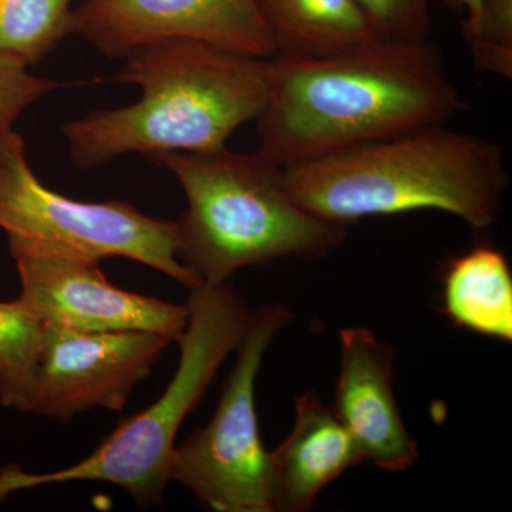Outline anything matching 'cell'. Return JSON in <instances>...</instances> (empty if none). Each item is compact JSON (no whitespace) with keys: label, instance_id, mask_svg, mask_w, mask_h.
<instances>
[{"label":"cell","instance_id":"obj_6","mask_svg":"<svg viewBox=\"0 0 512 512\" xmlns=\"http://www.w3.org/2000/svg\"><path fill=\"white\" fill-rule=\"evenodd\" d=\"M0 229L9 238L70 249L92 258H126L192 289L202 282L178 256L177 222L124 201H77L40 183L23 137L0 138Z\"/></svg>","mask_w":512,"mask_h":512},{"label":"cell","instance_id":"obj_4","mask_svg":"<svg viewBox=\"0 0 512 512\" xmlns=\"http://www.w3.org/2000/svg\"><path fill=\"white\" fill-rule=\"evenodd\" d=\"M150 158L177 178L187 208L177 222L178 256L202 285L227 284L241 269L276 259L323 258L348 227L322 220L293 200L281 165L227 147Z\"/></svg>","mask_w":512,"mask_h":512},{"label":"cell","instance_id":"obj_18","mask_svg":"<svg viewBox=\"0 0 512 512\" xmlns=\"http://www.w3.org/2000/svg\"><path fill=\"white\" fill-rule=\"evenodd\" d=\"M376 35L392 45L429 43L430 0H357Z\"/></svg>","mask_w":512,"mask_h":512},{"label":"cell","instance_id":"obj_21","mask_svg":"<svg viewBox=\"0 0 512 512\" xmlns=\"http://www.w3.org/2000/svg\"><path fill=\"white\" fill-rule=\"evenodd\" d=\"M8 495V490H6L5 483H3V478L0 476V503H2Z\"/></svg>","mask_w":512,"mask_h":512},{"label":"cell","instance_id":"obj_5","mask_svg":"<svg viewBox=\"0 0 512 512\" xmlns=\"http://www.w3.org/2000/svg\"><path fill=\"white\" fill-rule=\"evenodd\" d=\"M190 320L181 338L180 365L164 393L128 417L89 457L52 473H20V490L99 481L123 488L138 505L163 501L181 424L200 404L218 370L237 350L251 311L229 282L190 289Z\"/></svg>","mask_w":512,"mask_h":512},{"label":"cell","instance_id":"obj_8","mask_svg":"<svg viewBox=\"0 0 512 512\" xmlns=\"http://www.w3.org/2000/svg\"><path fill=\"white\" fill-rule=\"evenodd\" d=\"M22 285L19 299L45 325L84 332H151L180 342L190 309L111 284L99 259L9 238Z\"/></svg>","mask_w":512,"mask_h":512},{"label":"cell","instance_id":"obj_20","mask_svg":"<svg viewBox=\"0 0 512 512\" xmlns=\"http://www.w3.org/2000/svg\"><path fill=\"white\" fill-rule=\"evenodd\" d=\"M481 2L483 0H454L458 8L467 13L466 33L476 26L478 15H480Z\"/></svg>","mask_w":512,"mask_h":512},{"label":"cell","instance_id":"obj_19","mask_svg":"<svg viewBox=\"0 0 512 512\" xmlns=\"http://www.w3.org/2000/svg\"><path fill=\"white\" fill-rule=\"evenodd\" d=\"M67 86L70 83L35 76L22 57L0 50V138L13 130L20 114L33 103Z\"/></svg>","mask_w":512,"mask_h":512},{"label":"cell","instance_id":"obj_17","mask_svg":"<svg viewBox=\"0 0 512 512\" xmlns=\"http://www.w3.org/2000/svg\"><path fill=\"white\" fill-rule=\"evenodd\" d=\"M477 69L512 76V0H483L476 26L466 33Z\"/></svg>","mask_w":512,"mask_h":512},{"label":"cell","instance_id":"obj_9","mask_svg":"<svg viewBox=\"0 0 512 512\" xmlns=\"http://www.w3.org/2000/svg\"><path fill=\"white\" fill-rule=\"evenodd\" d=\"M173 340L151 332H84L45 325L29 413L70 421L120 412Z\"/></svg>","mask_w":512,"mask_h":512},{"label":"cell","instance_id":"obj_2","mask_svg":"<svg viewBox=\"0 0 512 512\" xmlns=\"http://www.w3.org/2000/svg\"><path fill=\"white\" fill-rule=\"evenodd\" d=\"M116 82L141 90L136 103L64 123L74 165L92 170L127 154L208 153L256 121L271 89V59L191 39L128 53Z\"/></svg>","mask_w":512,"mask_h":512},{"label":"cell","instance_id":"obj_1","mask_svg":"<svg viewBox=\"0 0 512 512\" xmlns=\"http://www.w3.org/2000/svg\"><path fill=\"white\" fill-rule=\"evenodd\" d=\"M470 109L448 79L439 47L377 45L328 57H271L258 119V153L303 163L414 128L448 124Z\"/></svg>","mask_w":512,"mask_h":512},{"label":"cell","instance_id":"obj_12","mask_svg":"<svg viewBox=\"0 0 512 512\" xmlns=\"http://www.w3.org/2000/svg\"><path fill=\"white\" fill-rule=\"evenodd\" d=\"M295 426L271 457L272 511L308 512L323 488L362 463L359 447L316 392L296 399Z\"/></svg>","mask_w":512,"mask_h":512},{"label":"cell","instance_id":"obj_13","mask_svg":"<svg viewBox=\"0 0 512 512\" xmlns=\"http://www.w3.org/2000/svg\"><path fill=\"white\" fill-rule=\"evenodd\" d=\"M275 56L328 57L384 43L357 0H256Z\"/></svg>","mask_w":512,"mask_h":512},{"label":"cell","instance_id":"obj_15","mask_svg":"<svg viewBox=\"0 0 512 512\" xmlns=\"http://www.w3.org/2000/svg\"><path fill=\"white\" fill-rule=\"evenodd\" d=\"M45 323L20 299L0 302V404L29 413Z\"/></svg>","mask_w":512,"mask_h":512},{"label":"cell","instance_id":"obj_10","mask_svg":"<svg viewBox=\"0 0 512 512\" xmlns=\"http://www.w3.org/2000/svg\"><path fill=\"white\" fill-rule=\"evenodd\" d=\"M74 35L110 57L167 39H191L261 59L275 56L256 0H84Z\"/></svg>","mask_w":512,"mask_h":512},{"label":"cell","instance_id":"obj_7","mask_svg":"<svg viewBox=\"0 0 512 512\" xmlns=\"http://www.w3.org/2000/svg\"><path fill=\"white\" fill-rule=\"evenodd\" d=\"M293 313L284 303L251 313L217 412L171 458V481L218 512H272L271 457L259 433L255 384L265 353Z\"/></svg>","mask_w":512,"mask_h":512},{"label":"cell","instance_id":"obj_11","mask_svg":"<svg viewBox=\"0 0 512 512\" xmlns=\"http://www.w3.org/2000/svg\"><path fill=\"white\" fill-rule=\"evenodd\" d=\"M342 360L333 412L353 437L363 460L403 473L419 460V443L406 429L394 396L396 349L366 328L339 333Z\"/></svg>","mask_w":512,"mask_h":512},{"label":"cell","instance_id":"obj_3","mask_svg":"<svg viewBox=\"0 0 512 512\" xmlns=\"http://www.w3.org/2000/svg\"><path fill=\"white\" fill-rule=\"evenodd\" d=\"M282 170L293 200L343 227L431 210L483 231L500 218L510 187L503 148L447 124L414 128Z\"/></svg>","mask_w":512,"mask_h":512},{"label":"cell","instance_id":"obj_16","mask_svg":"<svg viewBox=\"0 0 512 512\" xmlns=\"http://www.w3.org/2000/svg\"><path fill=\"white\" fill-rule=\"evenodd\" d=\"M73 0H0V50L42 62L74 35Z\"/></svg>","mask_w":512,"mask_h":512},{"label":"cell","instance_id":"obj_14","mask_svg":"<svg viewBox=\"0 0 512 512\" xmlns=\"http://www.w3.org/2000/svg\"><path fill=\"white\" fill-rule=\"evenodd\" d=\"M441 309L451 325L512 342V274L501 249L477 245L444 269Z\"/></svg>","mask_w":512,"mask_h":512}]
</instances>
